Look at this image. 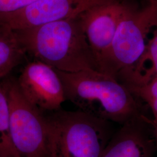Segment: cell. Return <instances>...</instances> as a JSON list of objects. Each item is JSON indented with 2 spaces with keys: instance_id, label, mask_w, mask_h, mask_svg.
I'll list each match as a JSON object with an SVG mask.
<instances>
[{
  "instance_id": "6da1fadb",
  "label": "cell",
  "mask_w": 157,
  "mask_h": 157,
  "mask_svg": "<svg viewBox=\"0 0 157 157\" xmlns=\"http://www.w3.org/2000/svg\"><path fill=\"white\" fill-rule=\"evenodd\" d=\"M56 71L66 100L79 111L122 125L141 115L135 95L114 76L95 69L71 73Z\"/></svg>"
},
{
  "instance_id": "7a4b0ae2",
  "label": "cell",
  "mask_w": 157,
  "mask_h": 157,
  "mask_svg": "<svg viewBox=\"0 0 157 157\" xmlns=\"http://www.w3.org/2000/svg\"><path fill=\"white\" fill-rule=\"evenodd\" d=\"M78 17L15 31L26 54L58 71L97 69Z\"/></svg>"
},
{
  "instance_id": "3957f363",
  "label": "cell",
  "mask_w": 157,
  "mask_h": 157,
  "mask_svg": "<svg viewBox=\"0 0 157 157\" xmlns=\"http://www.w3.org/2000/svg\"><path fill=\"white\" fill-rule=\"evenodd\" d=\"M49 157H101L112 137L111 122L80 111L46 116Z\"/></svg>"
},
{
  "instance_id": "277c9868",
  "label": "cell",
  "mask_w": 157,
  "mask_h": 157,
  "mask_svg": "<svg viewBox=\"0 0 157 157\" xmlns=\"http://www.w3.org/2000/svg\"><path fill=\"white\" fill-rule=\"evenodd\" d=\"M157 24V2L139 11L127 8L112 41L108 74L120 77L124 85L129 82L146 50L148 34Z\"/></svg>"
},
{
  "instance_id": "5b68a950",
  "label": "cell",
  "mask_w": 157,
  "mask_h": 157,
  "mask_svg": "<svg viewBox=\"0 0 157 157\" xmlns=\"http://www.w3.org/2000/svg\"><path fill=\"white\" fill-rule=\"evenodd\" d=\"M12 142L21 157H49L46 116L23 95L17 80H6Z\"/></svg>"
},
{
  "instance_id": "8992f818",
  "label": "cell",
  "mask_w": 157,
  "mask_h": 157,
  "mask_svg": "<svg viewBox=\"0 0 157 157\" xmlns=\"http://www.w3.org/2000/svg\"><path fill=\"white\" fill-rule=\"evenodd\" d=\"M127 6L108 0L90 8L79 16L97 69L107 73L108 61L118 25Z\"/></svg>"
},
{
  "instance_id": "52a82bcc",
  "label": "cell",
  "mask_w": 157,
  "mask_h": 157,
  "mask_svg": "<svg viewBox=\"0 0 157 157\" xmlns=\"http://www.w3.org/2000/svg\"><path fill=\"white\" fill-rule=\"evenodd\" d=\"M17 82L24 97L42 112L58 111L66 100L56 69L44 62L36 59L28 63Z\"/></svg>"
},
{
  "instance_id": "ba28073f",
  "label": "cell",
  "mask_w": 157,
  "mask_h": 157,
  "mask_svg": "<svg viewBox=\"0 0 157 157\" xmlns=\"http://www.w3.org/2000/svg\"><path fill=\"white\" fill-rule=\"evenodd\" d=\"M108 0H37L17 11L0 15V25L13 30L38 26L76 17L95 5Z\"/></svg>"
},
{
  "instance_id": "9c48e42d",
  "label": "cell",
  "mask_w": 157,
  "mask_h": 157,
  "mask_svg": "<svg viewBox=\"0 0 157 157\" xmlns=\"http://www.w3.org/2000/svg\"><path fill=\"white\" fill-rule=\"evenodd\" d=\"M155 144L152 121L140 115L112 135L101 157H152Z\"/></svg>"
},
{
  "instance_id": "30bf717a",
  "label": "cell",
  "mask_w": 157,
  "mask_h": 157,
  "mask_svg": "<svg viewBox=\"0 0 157 157\" xmlns=\"http://www.w3.org/2000/svg\"><path fill=\"white\" fill-rule=\"evenodd\" d=\"M26 54L17 32L0 25V79L17 66Z\"/></svg>"
},
{
  "instance_id": "8fae6325",
  "label": "cell",
  "mask_w": 157,
  "mask_h": 157,
  "mask_svg": "<svg viewBox=\"0 0 157 157\" xmlns=\"http://www.w3.org/2000/svg\"><path fill=\"white\" fill-rule=\"evenodd\" d=\"M0 157H21L12 142L6 80L0 82Z\"/></svg>"
},
{
  "instance_id": "7c38bea8",
  "label": "cell",
  "mask_w": 157,
  "mask_h": 157,
  "mask_svg": "<svg viewBox=\"0 0 157 157\" xmlns=\"http://www.w3.org/2000/svg\"><path fill=\"white\" fill-rule=\"evenodd\" d=\"M147 63L149 67L146 69L141 83L139 86L146 83L152 78L157 76V24L155 26L151 39L147 43L144 53L141 58L132 78L127 84L128 87H131L136 83L141 71Z\"/></svg>"
},
{
  "instance_id": "4fadbf2b",
  "label": "cell",
  "mask_w": 157,
  "mask_h": 157,
  "mask_svg": "<svg viewBox=\"0 0 157 157\" xmlns=\"http://www.w3.org/2000/svg\"><path fill=\"white\" fill-rule=\"evenodd\" d=\"M129 89L133 95L146 102L151 108L154 118H157V76L144 84Z\"/></svg>"
},
{
  "instance_id": "5bb4252c",
  "label": "cell",
  "mask_w": 157,
  "mask_h": 157,
  "mask_svg": "<svg viewBox=\"0 0 157 157\" xmlns=\"http://www.w3.org/2000/svg\"><path fill=\"white\" fill-rule=\"evenodd\" d=\"M37 0H0V15L19 11Z\"/></svg>"
},
{
  "instance_id": "9a60e30c",
  "label": "cell",
  "mask_w": 157,
  "mask_h": 157,
  "mask_svg": "<svg viewBox=\"0 0 157 157\" xmlns=\"http://www.w3.org/2000/svg\"><path fill=\"white\" fill-rule=\"evenodd\" d=\"M152 124L153 126L154 135V137H155V143L157 146V118H154V119L152 121Z\"/></svg>"
},
{
  "instance_id": "2e32d148",
  "label": "cell",
  "mask_w": 157,
  "mask_h": 157,
  "mask_svg": "<svg viewBox=\"0 0 157 157\" xmlns=\"http://www.w3.org/2000/svg\"><path fill=\"white\" fill-rule=\"evenodd\" d=\"M150 3H153V2H157V0H148Z\"/></svg>"
}]
</instances>
